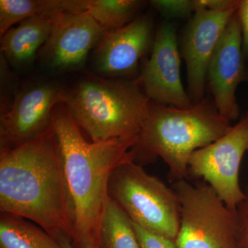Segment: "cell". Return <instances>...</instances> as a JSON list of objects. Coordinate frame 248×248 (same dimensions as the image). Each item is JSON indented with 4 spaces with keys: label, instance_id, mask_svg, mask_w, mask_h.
<instances>
[{
    "label": "cell",
    "instance_id": "cell-1",
    "mask_svg": "<svg viewBox=\"0 0 248 248\" xmlns=\"http://www.w3.org/2000/svg\"><path fill=\"white\" fill-rule=\"evenodd\" d=\"M0 210L71 240V202L53 120L31 141L0 151Z\"/></svg>",
    "mask_w": 248,
    "mask_h": 248
},
{
    "label": "cell",
    "instance_id": "cell-2",
    "mask_svg": "<svg viewBox=\"0 0 248 248\" xmlns=\"http://www.w3.org/2000/svg\"><path fill=\"white\" fill-rule=\"evenodd\" d=\"M54 109L53 124L73 211L74 248H100L101 221L110 199L111 176L121 165L133 161L138 136L92 142L85 140L66 106Z\"/></svg>",
    "mask_w": 248,
    "mask_h": 248
},
{
    "label": "cell",
    "instance_id": "cell-3",
    "mask_svg": "<svg viewBox=\"0 0 248 248\" xmlns=\"http://www.w3.org/2000/svg\"><path fill=\"white\" fill-rule=\"evenodd\" d=\"M232 126L215 103L205 98L187 109L151 102L138 141L132 148L133 161L143 166L160 157L169 167L170 182L187 179L192 153L224 136Z\"/></svg>",
    "mask_w": 248,
    "mask_h": 248
},
{
    "label": "cell",
    "instance_id": "cell-4",
    "mask_svg": "<svg viewBox=\"0 0 248 248\" xmlns=\"http://www.w3.org/2000/svg\"><path fill=\"white\" fill-rule=\"evenodd\" d=\"M64 105L93 142L138 136L151 100L138 80L89 76L66 91Z\"/></svg>",
    "mask_w": 248,
    "mask_h": 248
},
{
    "label": "cell",
    "instance_id": "cell-5",
    "mask_svg": "<svg viewBox=\"0 0 248 248\" xmlns=\"http://www.w3.org/2000/svg\"><path fill=\"white\" fill-rule=\"evenodd\" d=\"M108 192L134 223L175 241L180 228V206L172 187L130 161L112 173Z\"/></svg>",
    "mask_w": 248,
    "mask_h": 248
},
{
    "label": "cell",
    "instance_id": "cell-6",
    "mask_svg": "<svg viewBox=\"0 0 248 248\" xmlns=\"http://www.w3.org/2000/svg\"><path fill=\"white\" fill-rule=\"evenodd\" d=\"M180 206L177 248H238L236 212L226 206L206 182L187 179L171 186Z\"/></svg>",
    "mask_w": 248,
    "mask_h": 248
},
{
    "label": "cell",
    "instance_id": "cell-7",
    "mask_svg": "<svg viewBox=\"0 0 248 248\" xmlns=\"http://www.w3.org/2000/svg\"><path fill=\"white\" fill-rule=\"evenodd\" d=\"M247 152L248 120L244 117L224 136L192 153L187 179L206 182L228 208L236 212L246 198L239 176L241 161Z\"/></svg>",
    "mask_w": 248,
    "mask_h": 248
},
{
    "label": "cell",
    "instance_id": "cell-8",
    "mask_svg": "<svg viewBox=\"0 0 248 248\" xmlns=\"http://www.w3.org/2000/svg\"><path fill=\"white\" fill-rule=\"evenodd\" d=\"M66 102V91L53 83L30 85L18 93L0 117V151L31 141L52 123L53 112Z\"/></svg>",
    "mask_w": 248,
    "mask_h": 248
},
{
    "label": "cell",
    "instance_id": "cell-9",
    "mask_svg": "<svg viewBox=\"0 0 248 248\" xmlns=\"http://www.w3.org/2000/svg\"><path fill=\"white\" fill-rule=\"evenodd\" d=\"M180 53L175 26L163 23L153 40L151 57L138 79L151 102L180 109L193 107L182 84Z\"/></svg>",
    "mask_w": 248,
    "mask_h": 248
},
{
    "label": "cell",
    "instance_id": "cell-10",
    "mask_svg": "<svg viewBox=\"0 0 248 248\" xmlns=\"http://www.w3.org/2000/svg\"><path fill=\"white\" fill-rule=\"evenodd\" d=\"M239 0L221 10L196 11L181 40V53L187 70V94L194 104L204 99L209 63Z\"/></svg>",
    "mask_w": 248,
    "mask_h": 248
},
{
    "label": "cell",
    "instance_id": "cell-11",
    "mask_svg": "<svg viewBox=\"0 0 248 248\" xmlns=\"http://www.w3.org/2000/svg\"><path fill=\"white\" fill-rule=\"evenodd\" d=\"M246 71L242 32L236 11L214 52L206 78L217 110L231 122L239 117L236 92L240 83L244 81Z\"/></svg>",
    "mask_w": 248,
    "mask_h": 248
},
{
    "label": "cell",
    "instance_id": "cell-12",
    "mask_svg": "<svg viewBox=\"0 0 248 248\" xmlns=\"http://www.w3.org/2000/svg\"><path fill=\"white\" fill-rule=\"evenodd\" d=\"M105 31L89 13H67L53 18V27L44 45V58L55 69L79 68Z\"/></svg>",
    "mask_w": 248,
    "mask_h": 248
},
{
    "label": "cell",
    "instance_id": "cell-13",
    "mask_svg": "<svg viewBox=\"0 0 248 248\" xmlns=\"http://www.w3.org/2000/svg\"><path fill=\"white\" fill-rule=\"evenodd\" d=\"M152 30L151 19L142 16L120 29L105 31L94 50L98 71L111 77L133 73L151 47Z\"/></svg>",
    "mask_w": 248,
    "mask_h": 248
},
{
    "label": "cell",
    "instance_id": "cell-14",
    "mask_svg": "<svg viewBox=\"0 0 248 248\" xmlns=\"http://www.w3.org/2000/svg\"><path fill=\"white\" fill-rule=\"evenodd\" d=\"M52 27L51 18L35 17L22 21L1 36V53L16 64L29 63L48 40Z\"/></svg>",
    "mask_w": 248,
    "mask_h": 248
},
{
    "label": "cell",
    "instance_id": "cell-15",
    "mask_svg": "<svg viewBox=\"0 0 248 248\" xmlns=\"http://www.w3.org/2000/svg\"><path fill=\"white\" fill-rule=\"evenodd\" d=\"M89 0H0V35L29 18L84 12Z\"/></svg>",
    "mask_w": 248,
    "mask_h": 248
},
{
    "label": "cell",
    "instance_id": "cell-16",
    "mask_svg": "<svg viewBox=\"0 0 248 248\" xmlns=\"http://www.w3.org/2000/svg\"><path fill=\"white\" fill-rule=\"evenodd\" d=\"M0 248H62L41 227L15 214H0Z\"/></svg>",
    "mask_w": 248,
    "mask_h": 248
},
{
    "label": "cell",
    "instance_id": "cell-17",
    "mask_svg": "<svg viewBox=\"0 0 248 248\" xmlns=\"http://www.w3.org/2000/svg\"><path fill=\"white\" fill-rule=\"evenodd\" d=\"M99 239L100 248H140L133 221L110 197L101 221Z\"/></svg>",
    "mask_w": 248,
    "mask_h": 248
},
{
    "label": "cell",
    "instance_id": "cell-18",
    "mask_svg": "<svg viewBox=\"0 0 248 248\" xmlns=\"http://www.w3.org/2000/svg\"><path fill=\"white\" fill-rule=\"evenodd\" d=\"M143 1L137 0H89V13L105 31L120 29L133 21Z\"/></svg>",
    "mask_w": 248,
    "mask_h": 248
},
{
    "label": "cell",
    "instance_id": "cell-19",
    "mask_svg": "<svg viewBox=\"0 0 248 248\" xmlns=\"http://www.w3.org/2000/svg\"><path fill=\"white\" fill-rule=\"evenodd\" d=\"M151 3L167 17H186L195 12V0H153Z\"/></svg>",
    "mask_w": 248,
    "mask_h": 248
},
{
    "label": "cell",
    "instance_id": "cell-20",
    "mask_svg": "<svg viewBox=\"0 0 248 248\" xmlns=\"http://www.w3.org/2000/svg\"><path fill=\"white\" fill-rule=\"evenodd\" d=\"M133 227L140 248H177L175 241L169 238L147 231L134 222Z\"/></svg>",
    "mask_w": 248,
    "mask_h": 248
},
{
    "label": "cell",
    "instance_id": "cell-21",
    "mask_svg": "<svg viewBox=\"0 0 248 248\" xmlns=\"http://www.w3.org/2000/svg\"><path fill=\"white\" fill-rule=\"evenodd\" d=\"M245 195L246 198L236 208L238 248H248V186Z\"/></svg>",
    "mask_w": 248,
    "mask_h": 248
},
{
    "label": "cell",
    "instance_id": "cell-22",
    "mask_svg": "<svg viewBox=\"0 0 248 248\" xmlns=\"http://www.w3.org/2000/svg\"><path fill=\"white\" fill-rule=\"evenodd\" d=\"M237 14L242 32L243 54L246 60L248 59V0H239Z\"/></svg>",
    "mask_w": 248,
    "mask_h": 248
},
{
    "label": "cell",
    "instance_id": "cell-23",
    "mask_svg": "<svg viewBox=\"0 0 248 248\" xmlns=\"http://www.w3.org/2000/svg\"><path fill=\"white\" fill-rule=\"evenodd\" d=\"M237 0H195V12L201 10H221L232 6Z\"/></svg>",
    "mask_w": 248,
    "mask_h": 248
},
{
    "label": "cell",
    "instance_id": "cell-24",
    "mask_svg": "<svg viewBox=\"0 0 248 248\" xmlns=\"http://www.w3.org/2000/svg\"><path fill=\"white\" fill-rule=\"evenodd\" d=\"M56 239L61 245L62 248H74L71 244V240L64 235H60L57 237Z\"/></svg>",
    "mask_w": 248,
    "mask_h": 248
},
{
    "label": "cell",
    "instance_id": "cell-25",
    "mask_svg": "<svg viewBox=\"0 0 248 248\" xmlns=\"http://www.w3.org/2000/svg\"><path fill=\"white\" fill-rule=\"evenodd\" d=\"M244 81L248 82V68H246V76H245Z\"/></svg>",
    "mask_w": 248,
    "mask_h": 248
},
{
    "label": "cell",
    "instance_id": "cell-26",
    "mask_svg": "<svg viewBox=\"0 0 248 248\" xmlns=\"http://www.w3.org/2000/svg\"><path fill=\"white\" fill-rule=\"evenodd\" d=\"M246 118H247V119H248V112H246Z\"/></svg>",
    "mask_w": 248,
    "mask_h": 248
}]
</instances>
